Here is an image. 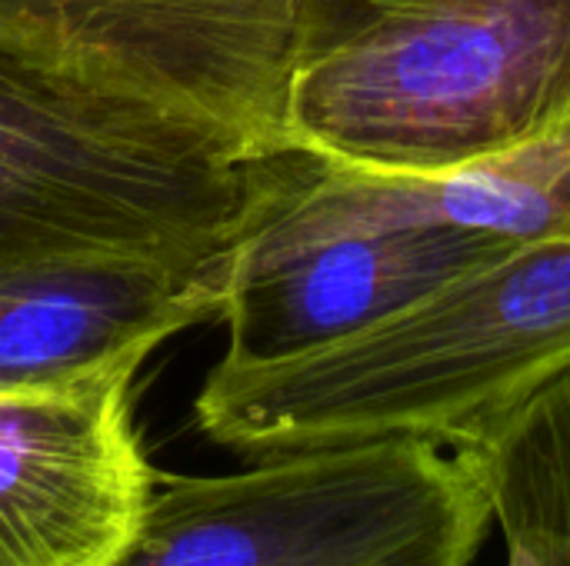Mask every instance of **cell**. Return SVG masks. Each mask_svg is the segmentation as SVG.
Wrapping results in <instances>:
<instances>
[{"instance_id": "3957f363", "label": "cell", "mask_w": 570, "mask_h": 566, "mask_svg": "<svg viewBox=\"0 0 570 566\" xmlns=\"http://www.w3.org/2000/svg\"><path fill=\"white\" fill-rule=\"evenodd\" d=\"M227 133L0 40V260L230 250L257 163Z\"/></svg>"}, {"instance_id": "5b68a950", "label": "cell", "mask_w": 570, "mask_h": 566, "mask_svg": "<svg viewBox=\"0 0 570 566\" xmlns=\"http://www.w3.org/2000/svg\"><path fill=\"white\" fill-rule=\"evenodd\" d=\"M491 527L474 460L431 440H371L157 474L110 566H471Z\"/></svg>"}, {"instance_id": "6da1fadb", "label": "cell", "mask_w": 570, "mask_h": 566, "mask_svg": "<svg viewBox=\"0 0 570 566\" xmlns=\"http://www.w3.org/2000/svg\"><path fill=\"white\" fill-rule=\"evenodd\" d=\"M564 367L570 234H558L311 354L217 364L194 417L204 437L250 460L371 440L458 450Z\"/></svg>"}, {"instance_id": "9c48e42d", "label": "cell", "mask_w": 570, "mask_h": 566, "mask_svg": "<svg viewBox=\"0 0 570 566\" xmlns=\"http://www.w3.org/2000/svg\"><path fill=\"white\" fill-rule=\"evenodd\" d=\"M401 0H304L301 23V60L344 40L367 20L397 7ZM301 67V63H297Z\"/></svg>"}, {"instance_id": "ba28073f", "label": "cell", "mask_w": 570, "mask_h": 566, "mask_svg": "<svg viewBox=\"0 0 570 566\" xmlns=\"http://www.w3.org/2000/svg\"><path fill=\"white\" fill-rule=\"evenodd\" d=\"M227 254L207 264L137 250L3 257L0 394L147 360L174 334L220 317Z\"/></svg>"}, {"instance_id": "277c9868", "label": "cell", "mask_w": 570, "mask_h": 566, "mask_svg": "<svg viewBox=\"0 0 570 566\" xmlns=\"http://www.w3.org/2000/svg\"><path fill=\"white\" fill-rule=\"evenodd\" d=\"M511 250L454 217L438 173L287 147L257 163L227 254L220 364L261 367L311 354Z\"/></svg>"}, {"instance_id": "52a82bcc", "label": "cell", "mask_w": 570, "mask_h": 566, "mask_svg": "<svg viewBox=\"0 0 570 566\" xmlns=\"http://www.w3.org/2000/svg\"><path fill=\"white\" fill-rule=\"evenodd\" d=\"M140 367L0 394V566H110L127 550L157 477L134 424Z\"/></svg>"}, {"instance_id": "8992f818", "label": "cell", "mask_w": 570, "mask_h": 566, "mask_svg": "<svg viewBox=\"0 0 570 566\" xmlns=\"http://www.w3.org/2000/svg\"><path fill=\"white\" fill-rule=\"evenodd\" d=\"M304 0H0V40L237 140L291 147Z\"/></svg>"}, {"instance_id": "7a4b0ae2", "label": "cell", "mask_w": 570, "mask_h": 566, "mask_svg": "<svg viewBox=\"0 0 570 566\" xmlns=\"http://www.w3.org/2000/svg\"><path fill=\"white\" fill-rule=\"evenodd\" d=\"M570 123V0H401L301 60L291 147L448 173Z\"/></svg>"}]
</instances>
